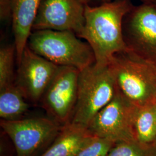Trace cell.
<instances>
[{
    "label": "cell",
    "instance_id": "9",
    "mask_svg": "<svg viewBox=\"0 0 156 156\" xmlns=\"http://www.w3.org/2000/svg\"><path fill=\"white\" fill-rule=\"evenodd\" d=\"M84 12L82 0H41L33 31H69L78 35L84 25Z\"/></svg>",
    "mask_w": 156,
    "mask_h": 156
},
{
    "label": "cell",
    "instance_id": "15",
    "mask_svg": "<svg viewBox=\"0 0 156 156\" xmlns=\"http://www.w3.org/2000/svg\"><path fill=\"white\" fill-rule=\"evenodd\" d=\"M107 156H156V145L145 144L136 140L119 142Z\"/></svg>",
    "mask_w": 156,
    "mask_h": 156
},
{
    "label": "cell",
    "instance_id": "1",
    "mask_svg": "<svg viewBox=\"0 0 156 156\" xmlns=\"http://www.w3.org/2000/svg\"><path fill=\"white\" fill-rule=\"evenodd\" d=\"M128 0H115L98 6L85 4V22L78 37L93 51L95 64L109 65L116 53L129 49L123 34V19L131 10Z\"/></svg>",
    "mask_w": 156,
    "mask_h": 156
},
{
    "label": "cell",
    "instance_id": "6",
    "mask_svg": "<svg viewBox=\"0 0 156 156\" xmlns=\"http://www.w3.org/2000/svg\"><path fill=\"white\" fill-rule=\"evenodd\" d=\"M136 106L117 89L114 97L97 113L87 129L95 136L106 138L115 143L136 140L134 117Z\"/></svg>",
    "mask_w": 156,
    "mask_h": 156
},
{
    "label": "cell",
    "instance_id": "11",
    "mask_svg": "<svg viewBox=\"0 0 156 156\" xmlns=\"http://www.w3.org/2000/svg\"><path fill=\"white\" fill-rule=\"evenodd\" d=\"M41 0H11L12 26L17 64L27 45Z\"/></svg>",
    "mask_w": 156,
    "mask_h": 156
},
{
    "label": "cell",
    "instance_id": "10",
    "mask_svg": "<svg viewBox=\"0 0 156 156\" xmlns=\"http://www.w3.org/2000/svg\"><path fill=\"white\" fill-rule=\"evenodd\" d=\"M123 28L128 48L156 66V8L148 5L138 8Z\"/></svg>",
    "mask_w": 156,
    "mask_h": 156
},
{
    "label": "cell",
    "instance_id": "5",
    "mask_svg": "<svg viewBox=\"0 0 156 156\" xmlns=\"http://www.w3.org/2000/svg\"><path fill=\"white\" fill-rule=\"evenodd\" d=\"M0 126L14 145L16 156H39L55 140L62 127L49 117L1 119Z\"/></svg>",
    "mask_w": 156,
    "mask_h": 156
},
{
    "label": "cell",
    "instance_id": "8",
    "mask_svg": "<svg viewBox=\"0 0 156 156\" xmlns=\"http://www.w3.org/2000/svg\"><path fill=\"white\" fill-rule=\"evenodd\" d=\"M17 65L14 83L27 100L40 102L60 66L34 53L27 46Z\"/></svg>",
    "mask_w": 156,
    "mask_h": 156
},
{
    "label": "cell",
    "instance_id": "2",
    "mask_svg": "<svg viewBox=\"0 0 156 156\" xmlns=\"http://www.w3.org/2000/svg\"><path fill=\"white\" fill-rule=\"evenodd\" d=\"M117 89L136 106L156 103V66L131 49L116 53L109 62Z\"/></svg>",
    "mask_w": 156,
    "mask_h": 156
},
{
    "label": "cell",
    "instance_id": "13",
    "mask_svg": "<svg viewBox=\"0 0 156 156\" xmlns=\"http://www.w3.org/2000/svg\"><path fill=\"white\" fill-rule=\"evenodd\" d=\"M27 101L15 83L0 89L1 119L15 120L22 119L29 108Z\"/></svg>",
    "mask_w": 156,
    "mask_h": 156
},
{
    "label": "cell",
    "instance_id": "21",
    "mask_svg": "<svg viewBox=\"0 0 156 156\" xmlns=\"http://www.w3.org/2000/svg\"></svg>",
    "mask_w": 156,
    "mask_h": 156
},
{
    "label": "cell",
    "instance_id": "18",
    "mask_svg": "<svg viewBox=\"0 0 156 156\" xmlns=\"http://www.w3.org/2000/svg\"><path fill=\"white\" fill-rule=\"evenodd\" d=\"M11 0H0V18L2 22L12 20Z\"/></svg>",
    "mask_w": 156,
    "mask_h": 156
},
{
    "label": "cell",
    "instance_id": "3",
    "mask_svg": "<svg viewBox=\"0 0 156 156\" xmlns=\"http://www.w3.org/2000/svg\"><path fill=\"white\" fill-rule=\"evenodd\" d=\"M27 46L34 53L58 66L74 67L82 71L95 63L91 46L73 31H33Z\"/></svg>",
    "mask_w": 156,
    "mask_h": 156
},
{
    "label": "cell",
    "instance_id": "19",
    "mask_svg": "<svg viewBox=\"0 0 156 156\" xmlns=\"http://www.w3.org/2000/svg\"><path fill=\"white\" fill-rule=\"evenodd\" d=\"M82 1L84 4H87V5L92 6L93 5L98 4H101L104 2H110L115 0H82Z\"/></svg>",
    "mask_w": 156,
    "mask_h": 156
},
{
    "label": "cell",
    "instance_id": "7",
    "mask_svg": "<svg viewBox=\"0 0 156 156\" xmlns=\"http://www.w3.org/2000/svg\"><path fill=\"white\" fill-rule=\"evenodd\" d=\"M80 71L60 66L40 102L48 117L63 126L70 123L78 97Z\"/></svg>",
    "mask_w": 156,
    "mask_h": 156
},
{
    "label": "cell",
    "instance_id": "16",
    "mask_svg": "<svg viewBox=\"0 0 156 156\" xmlns=\"http://www.w3.org/2000/svg\"><path fill=\"white\" fill-rule=\"evenodd\" d=\"M16 54L15 45L3 46L0 49V89L14 83Z\"/></svg>",
    "mask_w": 156,
    "mask_h": 156
},
{
    "label": "cell",
    "instance_id": "12",
    "mask_svg": "<svg viewBox=\"0 0 156 156\" xmlns=\"http://www.w3.org/2000/svg\"><path fill=\"white\" fill-rule=\"evenodd\" d=\"M92 135L87 128L67 123L62 126L55 140L39 156H76Z\"/></svg>",
    "mask_w": 156,
    "mask_h": 156
},
{
    "label": "cell",
    "instance_id": "14",
    "mask_svg": "<svg viewBox=\"0 0 156 156\" xmlns=\"http://www.w3.org/2000/svg\"><path fill=\"white\" fill-rule=\"evenodd\" d=\"M134 123L136 140L145 144L156 145V103L136 106Z\"/></svg>",
    "mask_w": 156,
    "mask_h": 156
},
{
    "label": "cell",
    "instance_id": "17",
    "mask_svg": "<svg viewBox=\"0 0 156 156\" xmlns=\"http://www.w3.org/2000/svg\"><path fill=\"white\" fill-rule=\"evenodd\" d=\"M115 144L110 139L92 135L76 156H107Z\"/></svg>",
    "mask_w": 156,
    "mask_h": 156
},
{
    "label": "cell",
    "instance_id": "4",
    "mask_svg": "<svg viewBox=\"0 0 156 156\" xmlns=\"http://www.w3.org/2000/svg\"><path fill=\"white\" fill-rule=\"evenodd\" d=\"M117 90L109 65L94 64L80 71L78 97L70 123L87 128L97 113L112 100Z\"/></svg>",
    "mask_w": 156,
    "mask_h": 156
},
{
    "label": "cell",
    "instance_id": "20",
    "mask_svg": "<svg viewBox=\"0 0 156 156\" xmlns=\"http://www.w3.org/2000/svg\"></svg>",
    "mask_w": 156,
    "mask_h": 156
}]
</instances>
